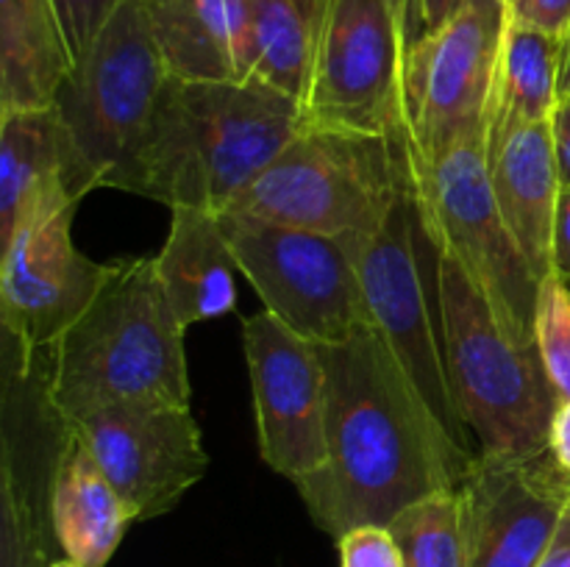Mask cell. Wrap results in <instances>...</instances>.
I'll use <instances>...</instances> for the list:
<instances>
[{
  "label": "cell",
  "instance_id": "6da1fadb",
  "mask_svg": "<svg viewBox=\"0 0 570 567\" xmlns=\"http://www.w3.org/2000/svg\"><path fill=\"white\" fill-rule=\"evenodd\" d=\"M317 350L326 367V461L295 489L321 531L340 539L360 526H390L415 500L471 476L479 456L443 437L371 322Z\"/></svg>",
  "mask_w": 570,
  "mask_h": 567
},
{
  "label": "cell",
  "instance_id": "7a4b0ae2",
  "mask_svg": "<svg viewBox=\"0 0 570 567\" xmlns=\"http://www.w3.org/2000/svg\"><path fill=\"white\" fill-rule=\"evenodd\" d=\"M304 106L262 81L167 78L142 153L139 195L223 215L304 128Z\"/></svg>",
  "mask_w": 570,
  "mask_h": 567
},
{
  "label": "cell",
  "instance_id": "3957f363",
  "mask_svg": "<svg viewBox=\"0 0 570 567\" xmlns=\"http://www.w3.org/2000/svg\"><path fill=\"white\" fill-rule=\"evenodd\" d=\"M184 328L154 259L115 261L109 281L45 354V395L65 422L111 404L189 406Z\"/></svg>",
  "mask_w": 570,
  "mask_h": 567
},
{
  "label": "cell",
  "instance_id": "277c9868",
  "mask_svg": "<svg viewBox=\"0 0 570 567\" xmlns=\"http://www.w3.org/2000/svg\"><path fill=\"white\" fill-rule=\"evenodd\" d=\"M438 250L445 365L462 422L479 439V456L534 459L549 454L560 395L538 345L515 342L460 261Z\"/></svg>",
  "mask_w": 570,
  "mask_h": 567
},
{
  "label": "cell",
  "instance_id": "5b68a950",
  "mask_svg": "<svg viewBox=\"0 0 570 567\" xmlns=\"http://www.w3.org/2000/svg\"><path fill=\"white\" fill-rule=\"evenodd\" d=\"M354 256L367 322L382 334L395 359L401 361L417 398L434 417L443 437L460 454L479 456L468 445V426L462 422L451 392L443 322H440V250L417 189L412 133L406 139L404 176L393 206L382 226L365 242L356 245Z\"/></svg>",
  "mask_w": 570,
  "mask_h": 567
},
{
  "label": "cell",
  "instance_id": "8992f818",
  "mask_svg": "<svg viewBox=\"0 0 570 567\" xmlns=\"http://www.w3.org/2000/svg\"><path fill=\"white\" fill-rule=\"evenodd\" d=\"M406 139L410 128L379 137L304 122L228 211L326 233L356 248L393 206L404 176Z\"/></svg>",
  "mask_w": 570,
  "mask_h": 567
},
{
  "label": "cell",
  "instance_id": "52a82bcc",
  "mask_svg": "<svg viewBox=\"0 0 570 567\" xmlns=\"http://www.w3.org/2000/svg\"><path fill=\"white\" fill-rule=\"evenodd\" d=\"M167 78L142 0H122L53 100L92 189L139 195L145 142Z\"/></svg>",
  "mask_w": 570,
  "mask_h": 567
},
{
  "label": "cell",
  "instance_id": "ba28073f",
  "mask_svg": "<svg viewBox=\"0 0 570 567\" xmlns=\"http://www.w3.org/2000/svg\"><path fill=\"white\" fill-rule=\"evenodd\" d=\"M417 189L438 248L454 256L521 345H534L540 278L529 267L495 203L488 172V131L468 133L423 159L415 148Z\"/></svg>",
  "mask_w": 570,
  "mask_h": 567
},
{
  "label": "cell",
  "instance_id": "9c48e42d",
  "mask_svg": "<svg viewBox=\"0 0 570 567\" xmlns=\"http://www.w3.org/2000/svg\"><path fill=\"white\" fill-rule=\"evenodd\" d=\"M237 270L273 317L315 345H337L367 322L354 245L248 215H220Z\"/></svg>",
  "mask_w": 570,
  "mask_h": 567
},
{
  "label": "cell",
  "instance_id": "30bf717a",
  "mask_svg": "<svg viewBox=\"0 0 570 567\" xmlns=\"http://www.w3.org/2000/svg\"><path fill=\"white\" fill-rule=\"evenodd\" d=\"M406 31L393 0H323L304 120L395 137L406 120Z\"/></svg>",
  "mask_w": 570,
  "mask_h": 567
},
{
  "label": "cell",
  "instance_id": "8fae6325",
  "mask_svg": "<svg viewBox=\"0 0 570 567\" xmlns=\"http://www.w3.org/2000/svg\"><path fill=\"white\" fill-rule=\"evenodd\" d=\"M72 215L76 206L31 215L3 245L0 322L22 365L45 359L115 270V261L100 265L76 248Z\"/></svg>",
  "mask_w": 570,
  "mask_h": 567
},
{
  "label": "cell",
  "instance_id": "7c38bea8",
  "mask_svg": "<svg viewBox=\"0 0 570 567\" xmlns=\"http://www.w3.org/2000/svg\"><path fill=\"white\" fill-rule=\"evenodd\" d=\"M504 0H465L438 31L406 53L404 94L412 142L432 159L468 133L488 131Z\"/></svg>",
  "mask_w": 570,
  "mask_h": 567
},
{
  "label": "cell",
  "instance_id": "4fadbf2b",
  "mask_svg": "<svg viewBox=\"0 0 570 567\" xmlns=\"http://www.w3.org/2000/svg\"><path fill=\"white\" fill-rule=\"evenodd\" d=\"M67 426L89 445L134 523L176 509L209 467L189 406L111 404Z\"/></svg>",
  "mask_w": 570,
  "mask_h": 567
},
{
  "label": "cell",
  "instance_id": "5bb4252c",
  "mask_svg": "<svg viewBox=\"0 0 570 567\" xmlns=\"http://www.w3.org/2000/svg\"><path fill=\"white\" fill-rule=\"evenodd\" d=\"M259 454L298 484L326 461V367L315 342L262 309L243 322Z\"/></svg>",
  "mask_w": 570,
  "mask_h": 567
},
{
  "label": "cell",
  "instance_id": "9a60e30c",
  "mask_svg": "<svg viewBox=\"0 0 570 567\" xmlns=\"http://www.w3.org/2000/svg\"><path fill=\"white\" fill-rule=\"evenodd\" d=\"M460 495L471 567H538L570 498V476L551 454L479 456Z\"/></svg>",
  "mask_w": 570,
  "mask_h": 567
},
{
  "label": "cell",
  "instance_id": "2e32d148",
  "mask_svg": "<svg viewBox=\"0 0 570 567\" xmlns=\"http://www.w3.org/2000/svg\"><path fill=\"white\" fill-rule=\"evenodd\" d=\"M89 192L56 106L0 111V248L31 215L78 206Z\"/></svg>",
  "mask_w": 570,
  "mask_h": 567
},
{
  "label": "cell",
  "instance_id": "e0dca14e",
  "mask_svg": "<svg viewBox=\"0 0 570 567\" xmlns=\"http://www.w3.org/2000/svg\"><path fill=\"white\" fill-rule=\"evenodd\" d=\"M488 172L507 228L543 281L551 276V237L562 192L549 122L488 137Z\"/></svg>",
  "mask_w": 570,
  "mask_h": 567
},
{
  "label": "cell",
  "instance_id": "ac0fdd59",
  "mask_svg": "<svg viewBox=\"0 0 570 567\" xmlns=\"http://www.w3.org/2000/svg\"><path fill=\"white\" fill-rule=\"evenodd\" d=\"M170 76L250 81V0H142Z\"/></svg>",
  "mask_w": 570,
  "mask_h": 567
},
{
  "label": "cell",
  "instance_id": "d6986e66",
  "mask_svg": "<svg viewBox=\"0 0 570 567\" xmlns=\"http://www.w3.org/2000/svg\"><path fill=\"white\" fill-rule=\"evenodd\" d=\"M131 523V511L89 445L67 426L50 476V526L61 554L83 567H104L120 548Z\"/></svg>",
  "mask_w": 570,
  "mask_h": 567
},
{
  "label": "cell",
  "instance_id": "ffe728a7",
  "mask_svg": "<svg viewBox=\"0 0 570 567\" xmlns=\"http://www.w3.org/2000/svg\"><path fill=\"white\" fill-rule=\"evenodd\" d=\"M170 211V233L154 256V267L173 317L187 331L195 322L234 311L237 259L223 231L220 215L189 206Z\"/></svg>",
  "mask_w": 570,
  "mask_h": 567
},
{
  "label": "cell",
  "instance_id": "44dd1931",
  "mask_svg": "<svg viewBox=\"0 0 570 567\" xmlns=\"http://www.w3.org/2000/svg\"><path fill=\"white\" fill-rule=\"evenodd\" d=\"M70 70L53 0H0V111L53 106Z\"/></svg>",
  "mask_w": 570,
  "mask_h": 567
},
{
  "label": "cell",
  "instance_id": "7402d4cb",
  "mask_svg": "<svg viewBox=\"0 0 570 567\" xmlns=\"http://www.w3.org/2000/svg\"><path fill=\"white\" fill-rule=\"evenodd\" d=\"M562 39L507 22L488 106V137L549 122L560 103Z\"/></svg>",
  "mask_w": 570,
  "mask_h": 567
},
{
  "label": "cell",
  "instance_id": "603a6c76",
  "mask_svg": "<svg viewBox=\"0 0 570 567\" xmlns=\"http://www.w3.org/2000/svg\"><path fill=\"white\" fill-rule=\"evenodd\" d=\"M323 0H250V78L304 106Z\"/></svg>",
  "mask_w": 570,
  "mask_h": 567
},
{
  "label": "cell",
  "instance_id": "cb8c5ba5",
  "mask_svg": "<svg viewBox=\"0 0 570 567\" xmlns=\"http://www.w3.org/2000/svg\"><path fill=\"white\" fill-rule=\"evenodd\" d=\"M406 567H471L460 487H445L406 506L390 523Z\"/></svg>",
  "mask_w": 570,
  "mask_h": 567
},
{
  "label": "cell",
  "instance_id": "d4e9b609",
  "mask_svg": "<svg viewBox=\"0 0 570 567\" xmlns=\"http://www.w3.org/2000/svg\"><path fill=\"white\" fill-rule=\"evenodd\" d=\"M534 345L560 400L570 398V284L551 272L540 281Z\"/></svg>",
  "mask_w": 570,
  "mask_h": 567
},
{
  "label": "cell",
  "instance_id": "484cf974",
  "mask_svg": "<svg viewBox=\"0 0 570 567\" xmlns=\"http://www.w3.org/2000/svg\"><path fill=\"white\" fill-rule=\"evenodd\" d=\"M120 3L122 0H53L72 67L87 59L89 48L111 20V14L120 9Z\"/></svg>",
  "mask_w": 570,
  "mask_h": 567
},
{
  "label": "cell",
  "instance_id": "4316f807",
  "mask_svg": "<svg viewBox=\"0 0 570 567\" xmlns=\"http://www.w3.org/2000/svg\"><path fill=\"white\" fill-rule=\"evenodd\" d=\"M340 567H406L387 526H360L337 539Z\"/></svg>",
  "mask_w": 570,
  "mask_h": 567
},
{
  "label": "cell",
  "instance_id": "83f0119b",
  "mask_svg": "<svg viewBox=\"0 0 570 567\" xmlns=\"http://www.w3.org/2000/svg\"><path fill=\"white\" fill-rule=\"evenodd\" d=\"M507 22L566 39L570 31V0H504Z\"/></svg>",
  "mask_w": 570,
  "mask_h": 567
},
{
  "label": "cell",
  "instance_id": "f1b7e54d",
  "mask_svg": "<svg viewBox=\"0 0 570 567\" xmlns=\"http://www.w3.org/2000/svg\"><path fill=\"white\" fill-rule=\"evenodd\" d=\"M551 272L570 284V189H562L551 237Z\"/></svg>",
  "mask_w": 570,
  "mask_h": 567
},
{
  "label": "cell",
  "instance_id": "f546056e",
  "mask_svg": "<svg viewBox=\"0 0 570 567\" xmlns=\"http://www.w3.org/2000/svg\"><path fill=\"white\" fill-rule=\"evenodd\" d=\"M551 142H554L557 172H560L562 189H570V100L557 103L554 115L549 120Z\"/></svg>",
  "mask_w": 570,
  "mask_h": 567
},
{
  "label": "cell",
  "instance_id": "4dcf8cb0",
  "mask_svg": "<svg viewBox=\"0 0 570 567\" xmlns=\"http://www.w3.org/2000/svg\"><path fill=\"white\" fill-rule=\"evenodd\" d=\"M549 454L554 456L557 465L570 476V398L560 400L554 420H551Z\"/></svg>",
  "mask_w": 570,
  "mask_h": 567
},
{
  "label": "cell",
  "instance_id": "1f68e13d",
  "mask_svg": "<svg viewBox=\"0 0 570 567\" xmlns=\"http://www.w3.org/2000/svg\"><path fill=\"white\" fill-rule=\"evenodd\" d=\"M538 567H570V498L566 509H562V517L557 523L549 548L540 556Z\"/></svg>",
  "mask_w": 570,
  "mask_h": 567
},
{
  "label": "cell",
  "instance_id": "d6a6232c",
  "mask_svg": "<svg viewBox=\"0 0 570 567\" xmlns=\"http://www.w3.org/2000/svg\"><path fill=\"white\" fill-rule=\"evenodd\" d=\"M417 3H421L423 37H426V33L443 28L465 6V0H417Z\"/></svg>",
  "mask_w": 570,
  "mask_h": 567
},
{
  "label": "cell",
  "instance_id": "836d02e7",
  "mask_svg": "<svg viewBox=\"0 0 570 567\" xmlns=\"http://www.w3.org/2000/svg\"><path fill=\"white\" fill-rule=\"evenodd\" d=\"M393 6H395V11H399L401 26H404V31H406V42H410V48H412V44L423 37L421 3H417V0H393Z\"/></svg>",
  "mask_w": 570,
  "mask_h": 567
},
{
  "label": "cell",
  "instance_id": "e575fe53",
  "mask_svg": "<svg viewBox=\"0 0 570 567\" xmlns=\"http://www.w3.org/2000/svg\"><path fill=\"white\" fill-rule=\"evenodd\" d=\"M560 103L562 100H570V31L568 37L562 39V64H560Z\"/></svg>",
  "mask_w": 570,
  "mask_h": 567
},
{
  "label": "cell",
  "instance_id": "d590c367",
  "mask_svg": "<svg viewBox=\"0 0 570 567\" xmlns=\"http://www.w3.org/2000/svg\"><path fill=\"white\" fill-rule=\"evenodd\" d=\"M48 567H83V565H78V561H72V559H67V556H61V559L50 561Z\"/></svg>",
  "mask_w": 570,
  "mask_h": 567
}]
</instances>
